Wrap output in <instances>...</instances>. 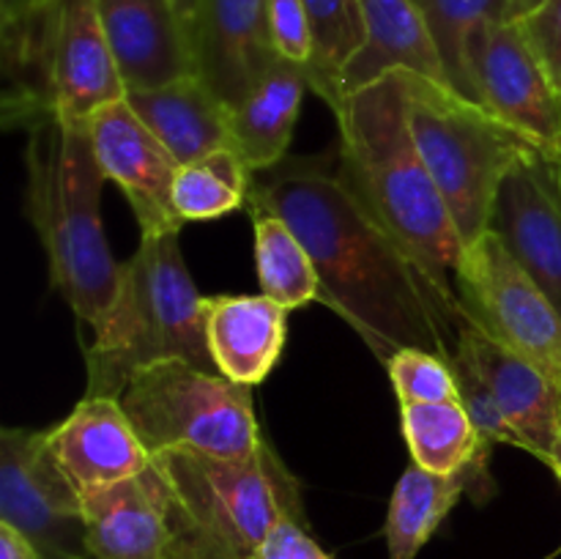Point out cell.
Returning a JSON list of instances; mask_svg holds the SVG:
<instances>
[{
	"label": "cell",
	"instance_id": "obj_8",
	"mask_svg": "<svg viewBox=\"0 0 561 559\" xmlns=\"http://www.w3.org/2000/svg\"><path fill=\"white\" fill-rule=\"evenodd\" d=\"M118 400L151 458L162 453L241 458L266 442L255 420L252 387L190 362L146 367Z\"/></svg>",
	"mask_w": 561,
	"mask_h": 559
},
{
	"label": "cell",
	"instance_id": "obj_18",
	"mask_svg": "<svg viewBox=\"0 0 561 559\" xmlns=\"http://www.w3.org/2000/svg\"><path fill=\"white\" fill-rule=\"evenodd\" d=\"M49 447L80 493L142 475L153 464L118 398H82L60 425L49 427Z\"/></svg>",
	"mask_w": 561,
	"mask_h": 559
},
{
	"label": "cell",
	"instance_id": "obj_32",
	"mask_svg": "<svg viewBox=\"0 0 561 559\" xmlns=\"http://www.w3.org/2000/svg\"><path fill=\"white\" fill-rule=\"evenodd\" d=\"M518 25L524 27L531 49L561 91V0H548L529 16H524Z\"/></svg>",
	"mask_w": 561,
	"mask_h": 559
},
{
	"label": "cell",
	"instance_id": "obj_36",
	"mask_svg": "<svg viewBox=\"0 0 561 559\" xmlns=\"http://www.w3.org/2000/svg\"><path fill=\"white\" fill-rule=\"evenodd\" d=\"M542 3H548V0H510V22H520L531 11L540 9Z\"/></svg>",
	"mask_w": 561,
	"mask_h": 559
},
{
	"label": "cell",
	"instance_id": "obj_23",
	"mask_svg": "<svg viewBox=\"0 0 561 559\" xmlns=\"http://www.w3.org/2000/svg\"><path fill=\"white\" fill-rule=\"evenodd\" d=\"M400 420L414 464L436 475L471 471L477 499L482 497L480 486L488 480V455L493 444L480 436L460 398L400 406Z\"/></svg>",
	"mask_w": 561,
	"mask_h": 559
},
{
	"label": "cell",
	"instance_id": "obj_24",
	"mask_svg": "<svg viewBox=\"0 0 561 559\" xmlns=\"http://www.w3.org/2000/svg\"><path fill=\"white\" fill-rule=\"evenodd\" d=\"M466 491L477 493V480L471 471L436 475L411 460L389 499L387 526H383L389 559H416V554L436 535L449 510Z\"/></svg>",
	"mask_w": 561,
	"mask_h": 559
},
{
	"label": "cell",
	"instance_id": "obj_33",
	"mask_svg": "<svg viewBox=\"0 0 561 559\" xmlns=\"http://www.w3.org/2000/svg\"><path fill=\"white\" fill-rule=\"evenodd\" d=\"M250 559H332L307 532L301 521H283L272 535L257 546Z\"/></svg>",
	"mask_w": 561,
	"mask_h": 559
},
{
	"label": "cell",
	"instance_id": "obj_9",
	"mask_svg": "<svg viewBox=\"0 0 561 559\" xmlns=\"http://www.w3.org/2000/svg\"><path fill=\"white\" fill-rule=\"evenodd\" d=\"M455 288L463 323L561 384L559 310L491 230L463 250Z\"/></svg>",
	"mask_w": 561,
	"mask_h": 559
},
{
	"label": "cell",
	"instance_id": "obj_25",
	"mask_svg": "<svg viewBox=\"0 0 561 559\" xmlns=\"http://www.w3.org/2000/svg\"><path fill=\"white\" fill-rule=\"evenodd\" d=\"M255 228V269L261 294L272 296L285 310H296L318 299L316 263L288 223L266 208H250Z\"/></svg>",
	"mask_w": 561,
	"mask_h": 559
},
{
	"label": "cell",
	"instance_id": "obj_4",
	"mask_svg": "<svg viewBox=\"0 0 561 559\" xmlns=\"http://www.w3.org/2000/svg\"><path fill=\"white\" fill-rule=\"evenodd\" d=\"M173 360L219 373L208 351L206 296L186 272L179 230H162L142 233L121 263L118 294L85 349V395L121 398L137 373Z\"/></svg>",
	"mask_w": 561,
	"mask_h": 559
},
{
	"label": "cell",
	"instance_id": "obj_29",
	"mask_svg": "<svg viewBox=\"0 0 561 559\" xmlns=\"http://www.w3.org/2000/svg\"><path fill=\"white\" fill-rule=\"evenodd\" d=\"M383 367L398 392L400 406L458 400L453 365L444 356L422 349H400Z\"/></svg>",
	"mask_w": 561,
	"mask_h": 559
},
{
	"label": "cell",
	"instance_id": "obj_22",
	"mask_svg": "<svg viewBox=\"0 0 561 559\" xmlns=\"http://www.w3.org/2000/svg\"><path fill=\"white\" fill-rule=\"evenodd\" d=\"M307 88H310L307 66L277 55L255 88L247 93L244 102L233 110L236 151L244 157L252 173L274 168L288 157Z\"/></svg>",
	"mask_w": 561,
	"mask_h": 559
},
{
	"label": "cell",
	"instance_id": "obj_19",
	"mask_svg": "<svg viewBox=\"0 0 561 559\" xmlns=\"http://www.w3.org/2000/svg\"><path fill=\"white\" fill-rule=\"evenodd\" d=\"M206 338L225 378L257 387L283 356L288 310L266 294L206 296Z\"/></svg>",
	"mask_w": 561,
	"mask_h": 559
},
{
	"label": "cell",
	"instance_id": "obj_3",
	"mask_svg": "<svg viewBox=\"0 0 561 559\" xmlns=\"http://www.w3.org/2000/svg\"><path fill=\"white\" fill-rule=\"evenodd\" d=\"M25 214L36 228L49 280L80 321L96 329L121 283L102 228V168L88 121L44 118L27 126Z\"/></svg>",
	"mask_w": 561,
	"mask_h": 559
},
{
	"label": "cell",
	"instance_id": "obj_13",
	"mask_svg": "<svg viewBox=\"0 0 561 559\" xmlns=\"http://www.w3.org/2000/svg\"><path fill=\"white\" fill-rule=\"evenodd\" d=\"M88 132L104 179L121 186L142 233L181 230L184 223L173 208V184L181 164L131 104L118 99L102 107L88 118Z\"/></svg>",
	"mask_w": 561,
	"mask_h": 559
},
{
	"label": "cell",
	"instance_id": "obj_11",
	"mask_svg": "<svg viewBox=\"0 0 561 559\" xmlns=\"http://www.w3.org/2000/svg\"><path fill=\"white\" fill-rule=\"evenodd\" d=\"M477 104L561 159V91L518 22L485 27L471 47Z\"/></svg>",
	"mask_w": 561,
	"mask_h": 559
},
{
	"label": "cell",
	"instance_id": "obj_15",
	"mask_svg": "<svg viewBox=\"0 0 561 559\" xmlns=\"http://www.w3.org/2000/svg\"><path fill=\"white\" fill-rule=\"evenodd\" d=\"M82 518L91 559L175 557L173 507L157 464L129 480L82 493Z\"/></svg>",
	"mask_w": 561,
	"mask_h": 559
},
{
	"label": "cell",
	"instance_id": "obj_6",
	"mask_svg": "<svg viewBox=\"0 0 561 559\" xmlns=\"http://www.w3.org/2000/svg\"><path fill=\"white\" fill-rule=\"evenodd\" d=\"M5 33V124L80 121L126 99L96 0H55Z\"/></svg>",
	"mask_w": 561,
	"mask_h": 559
},
{
	"label": "cell",
	"instance_id": "obj_16",
	"mask_svg": "<svg viewBox=\"0 0 561 559\" xmlns=\"http://www.w3.org/2000/svg\"><path fill=\"white\" fill-rule=\"evenodd\" d=\"M190 44L195 75L236 110L277 58L268 0H197Z\"/></svg>",
	"mask_w": 561,
	"mask_h": 559
},
{
	"label": "cell",
	"instance_id": "obj_14",
	"mask_svg": "<svg viewBox=\"0 0 561 559\" xmlns=\"http://www.w3.org/2000/svg\"><path fill=\"white\" fill-rule=\"evenodd\" d=\"M491 387L518 447L561 471V384L471 323L458 332V354Z\"/></svg>",
	"mask_w": 561,
	"mask_h": 559
},
{
	"label": "cell",
	"instance_id": "obj_7",
	"mask_svg": "<svg viewBox=\"0 0 561 559\" xmlns=\"http://www.w3.org/2000/svg\"><path fill=\"white\" fill-rule=\"evenodd\" d=\"M405 96L416 148L469 247L485 233L493 195L510 164L540 146L482 104L416 71H405Z\"/></svg>",
	"mask_w": 561,
	"mask_h": 559
},
{
	"label": "cell",
	"instance_id": "obj_21",
	"mask_svg": "<svg viewBox=\"0 0 561 559\" xmlns=\"http://www.w3.org/2000/svg\"><path fill=\"white\" fill-rule=\"evenodd\" d=\"M362 14L365 47L345 69L343 99L394 69L416 71L427 80L449 85L442 55L416 0H362Z\"/></svg>",
	"mask_w": 561,
	"mask_h": 559
},
{
	"label": "cell",
	"instance_id": "obj_10",
	"mask_svg": "<svg viewBox=\"0 0 561 559\" xmlns=\"http://www.w3.org/2000/svg\"><path fill=\"white\" fill-rule=\"evenodd\" d=\"M0 521L38 548L42 559H91L82 493L49 447V431L5 427L0 436Z\"/></svg>",
	"mask_w": 561,
	"mask_h": 559
},
{
	"label": "cell",
	"instance_id": "obj_35",
	"mask_svg": "<svg viewBox=\"0 0 561 559\" xmlns=\"http://www.w3.org/2000/svg\"><path fill=\"white\" fill-rule=\"evenodd\" d=\"M49 3H55V0H0V16H3V25H11V22L25 20L33 11H42Z\"/></svg>",
	"mask_w": 561,
	"mask_h": 559
},
{
	"label": "cell",
	"instance_id": "obj_1",
	"mask_svg": "<svg viewBox=\"0 0 561 559\" xmlns=\"http://www.w3.org/2000/svg\"><path fill=\"white\" fill-rule=\"evenodd\" d=\"M252 206L294 228L316 263L318 301L351 323L378 362L387 365L400 349H422L453 365L463 321L343 184L337 153L285 157L252 173Z\"/></svg>",
	"mask_w": 561,
	"mask_h": 559
},
{
	"label": "cell",
	"instance_id": "obj_17",
	"mask_svg": "<svg viewBox=\"0 0 561 559\" xmlns=\"http://www.w3.org/2000/svg\"><path fill=\"white\" fill-rule=\"evenodd\" d=\"M96 9L126 91L195 75L190 31L173 0H96Z\"/></svg>",
	"mask_w": 561,
	"mask_h": 559
},
{
	"label": "cell",
	"instance_id": "obj_26",
	"mask_svg": "<svg viewBox=\"0 0 561 559\" xmlns=\"http://www.w3.org/2000/svg\"><path fill=\"white\" fill-rule=\"evenodd\" d=\"M312 33L310 91L337 113L343 104V75L365 47V14L362 0H305Z\"/></svg>",
	"mask_w": 561,
	"mask_h": 559
},
{
	"label": "cell",
	"instance_id": "obj_12",
	"mask_svg": "<svg viewBox=\"0 0 561 559\" xmlns=\"http://www.w3.org/2000/svg\"><path fill=\"white\" fill-rule=\"evenodd\" d=\"M485 230L502 241L561 316V159L542 148L520 153L499 181Z\"/></svg>",
	"mask_w": 561,
	"mask_h": 559
},
{
	"label": "cell",
	"instance_id": "obj_28",
	"mask_svg": "<svg viewBox=\"0 0 561 559\" xmlns=\"http://www.w3.org/2000/svg\"><path fill=\"white\" fill-rule=\"evenodd\" d=\"M252 170L236 148H219L190 164H181L173 184V208L181 223L217 219L247 206Z\"/></svg>",
	"mask_w": 561,
	"mask_h": 559
},
{
	"label": "cell",
	"instance_id": "obj_31",
	"mask_svg": "<svg viewBox=\"0 0 561 559\" xmlns=\"http://www.w3.org/2000/svg\"><path fill=\"white\" fill-rule=\"evenodd\" d=\"M268 31L279 58L310 66L312 33L305 0H268Z\"/></svg>",
	"mask_w": 561,
	"mask_h": 559
},
{
	"label": "cell",
	"instance_id": "obj_20",
	"mask_svg": "<svg viewBox=\"0 0 561 559\" xmlns=\"http://www.w3.org/2000/svg\"><path fill=\"white\" fill-rule=\"evenodd\" d=\"M126 102L179 164L195 162L219 148H236L233 107L197 75L162 88L126 91Z\"/></svg>",
	"mask_w": 561,
	"mask_h": 559
},
{
	"label": "cell",
	"instance_id": "obj_2",
	"mask_svg": "<svg viewBox=\"0 0 561 559\" xmlns=\"http://www.w3.org/2000/svg\"><path fill=\"white\" fill-rule=\"evenodd\" d=\"M334 115L340 124L337 173L343 184L414 258L460 316L455 274L466 247L411 135L405 71L394 69L351 91Z\"/></svg>",
	"mask_w": 561,
	"mask_h": 559
},
{
	"label": "cell",
	"instance_id": "obj_30",
	"mask_svg": "<svg viewBox=\"0 0 561 559\" xmlns=\"http://www.w3.org/2000/svg\"><path fill=\"white\" fill-rule=\"evenodd\" d=\"M455 384H458V398L463 403V409L469 411L471 422L477 425L480 436L491 444H515L513 431H510L507 420H504L502 409H499L496 398H493L491 387L485 384V378L474 370L466 360L455 356L453 362Z\"/></svg>",
	"mask_w": 561,
	"mask_h": 559
},
{
	"label": "cell",
	"instance_id": "obj_27",
	"mask_svg": "<svg viewBox=\"0 0 561 559\" xmlns=\"http://www.w3.org/2000/svg\"><path fill=\"white\" fill-rule=\"evenodd\" d=\"M416 5L431 27L449 88L477 102L471 47L485 27L510 22V0H416Z\"/></svg>",
	"mask_w": 561,
	"mask_h": 559
},
{
	"label": "cell",
	"instance_id": "obj_39",
	"mask_svg": "<svg viewBox=\"0 0 561 559\" xmlns=\"http://www.w3.org/2000/svg\"><path fill=\"white\" fill-rule=\"evenodd\" d=\"M557 477H559V482H561V471H557Z\"/></svg>",
	"mask_w": 561,
	"mask_h": 559
},
{
	"label": "cell",
	"instance_id": "obj_38",
	"mask_svg": "<svg viewBox=\"0 0 561 559\" xmlns=\"http://www.w3.org/2000/svg\"><path fill=\"white\" fill-rule=\"evenodd\" d=\"M173 559H186V557H179V554H175V557Z\"/></svg>",
	"mask_w": 561,
	"mask_h": 559
},
{
	"label": "cell",
	"instance_id": "obj_34",
	"mask_svg": "<svg viewBox=\"0 0 561 559\" xmlns=\"http://www.w3.org/2000/svg\"><path fill=\"white\" fill-rule=\"evenodd\" d=\"M0 559H42V554L22 532L0 521Z\"/></svg>",
	"mask_w": 561,
	"mask_h": 559
},
{
	"label": "cell",
	"instance_id": "obj_5",
	"mask_svg": "<svg viewBox=\"0 0 561 559\" xmlns=\"http://www.w3.org/2000/svg\"><path fill=\"white\" fill-rule=\"evenodd\" d=\"M153 464L168 482L179 557L250 559L283 521L307 524L299 482L268 442L241 458L162 453Z\"/></svg>",
	"mask_w": 561,
	"mask_h": 559
},
{
	"label": "cell",
	"instance_id": "obj_37",
	"mask_svg": "<svg viewBox=\"0 0 561 559\" xmlns=\"http://www.w3.org/2000/svg\"><path fill=\"white\" fill-rule=\"evenodd\" d=\"M173 3H175V11H179L181 20H184L186 31H190L192 16H195V11H197V0H173Z\"/></svg>",
	"mask_w": 561,
	"mask_h": 559
}]
</instances>
